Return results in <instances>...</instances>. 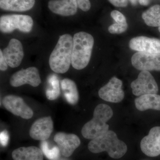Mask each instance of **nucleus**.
Segmentation results:
<instances>
[{
    "mask_svg": "<svg viewBox=\"0 0 160 160\" xmlns=\"http://www.w3.org/2000/svg\"><path fill=\"white\" fill-rule=\"evenodd\" d=\"M132 93L136 96L146 94H157L158 87L155 80L150 72L142 71L136 79L131 84Z\"/></svg>",
    "mask_w": 160,
    "mask_h": 160,
    "instance_id": "obj_6",
    "label": "nucleus"
},
{
    "mask_svg": "<svg viewBox=\"0 0 160 160\" xmlns=\"http://www.w3.org/2000/svg\"><path fill=\"white\" fill-rule=\"evenodd\" d=\"M113 114L112 109L108 105L100 104L97 106L93 118L82 127L83 137L92 140L109 131V126L106 122L112 118Z\"/></svg>",
    "mask_w": 160,
    "mask_h": 160,
    "instance_id": "obj_3",
    "label": "nucleus"
},
{
    "mask_svg": "<svg viewBox=\"0 0 160 160\" xmlns=\"http://www.w3.org/2000/svg\"><path fill=\"white\" fill-rule=\"evenodd\" d=\"M1 144L3 146H6L8 144L9 140V136L7 131H3L1 132L0 135Z\"/></svg>",
    "mask_w": 160,
    "mask_h": 160,
    "instance_id": "obj_27",
    "label": "nucleus"
},
{
    "mask_svg": "<svg viewBox=\"0 0 160 160\" xmlns=\"http://www.w3.org/2000/svg\"><path fill=\"white\" fill-rule=\"evenodd\" d=\"M61 87L67 102L72 105L77 104L79 99L77 86L74 81L65 78L61 82Z\"/></svg>",
    "mask_w": 160,
    "mask_h": 160,
    "instance_id": "obj_20",
    "label": "nucleus"
},
{
    "mask_svg": "<svg viewBox=\"0 0 160 160\" xmlns=\"http://www.w3.org/2000/svg\"><path fill=\"white\" fill-rule=\"evenodd\" d=\"M138 2L140 5L143 6H146L149 5L151 0H138Z\"/></svg>",
    "mask_w": 160,
    "mask_h": 160,
    "instance_id": "obj_29",
    "label": "nucleus"
},
{
    "mask_svg": "<svg viewBox=\"0 0 160 160\" xmlns=\"http://www.w3.org/2000/svg\"><path fill=\"white\" fill-rule=\"evenodd\" d=\"M122 82L115 77L112 78L108 83L99 89V97L106 102L118 103L124 99L125 93L122 89Z\"/></svg>",
    "mask_w": 160,
    "mask_h": 160,
    "instance_id": "obj_8",
    "label": "nucleus"
},
{
    "mask_svg": "<svg viewBox=\"0 0 160 160\" xmlns=\"http://www.w3.org/2000/svg\"><path fill=\"white\" fill-rule=\"evenodd\" d=\"M111 16L115 23L109 26V32L112 34H121L126 32L128 28V24L125 16L120 12L115 10L111 12Z\"/></svg>",
    "mask_w": 160,
    "mask_h": 160,
    "instance_id": "obj_21",
    "label": "nucleus"
},
{
    "mask_svg": "<svg viewBox=\"0 0 160 160\" xmlns=\"http://www.w3.org/2000/svg\"><path fill=\"white\" fill-rule=\"evenodd\" d=\"M112 5L117 7H126L128 6V0H108Z\"/></svg>",
    "mask_w": 160,
    "mask_h": 160,
    "instance_id": "obj_26",
    "label": "nucleus"
},
{
    "mask_svg": "<svg viewBox=\"0 0 160 160\" xmlns=\"http://www.w3.org/2000/svg\"><path fill=\"white\" fill-rule=\"evenodd\" d=\"M94 43L93 37L85 32H80L74 35L71 62L73 68L81 70L88 66Z\"/></svg>",
    "mask_w": 160,
    "mask_h": 160,
    "instance_id": "obj_4",
    "label": "nucleus"
},
{
    "mask_svg": "<svg viewBox=\"0 0 160 160\" xmlns=\"http://www.w3.org/2000/svg\"><path fill=\"white\" fill-rule=\"evenodd\" d=\"M2 52L6 63L11 68H16L19 66L24 58L22 45L20 41L15 38L10 40Z\"/></svg>",
    "mask_w": 160,
    "mask_h": 160,
    "instance_id": "obj_13",
    "label": "nucleus"
},
{
    "mask_svg": "<svg viewBox=\"0 0 160 160\" xmlns=\"http://www.w3.org/2000/svg\"><path fill=\"white\" fill-rule=\"evenodd\" d=\"M48 86L46 90V96L48 100H55L60 94L59 82L56 76L53 74L49 77L48 80Z\"/></svg>",
    "mask_w": 160,
    "mask_h": 160,
    "instance_id": "obj_23",
    "label": "nucleus"
},
{
    "mask_svg": "<svg viewBox=\"0 0 160 160\" xmlns=\"http://www.w3.org/2000/svg\"><path fill=\"white\" fill-rule=\"evenodd\" d=\"M9 83L11 86L14 87L25 84H29L32 87H37L41 83L38 70L35 67L21 69L12 75Z\"/></svg>",
    "mask_w": 160,
    "mask_h": 160,
    "instance_id": "obj_10",
    "label": "nucleus"
},
{
    "mask_svg": "<svg viewBox=\"0 0 160 160\" xmlns=\"http://www.w3.org/2000/svg\"><path fill=\"white\" fill-rule=\"evenodd\" d=\"M141 149L144 154L150 157L160 155V127L151 128L148 135L143 138L140 144Z\"/></svg>",
    "mask_w": 160,
    "mask_h": 160,
    "instance_id": "obj_11",
    "label": "nucleus"
},
{
    "mask_svg": "<svg viewBox=\"0 0 160 160\" xmlns=\"http://www.w3.org/2000/svg\"><path fill=\"white\" fill-rule=\"evenodd\" d=\"M2 103L8 111L17 116L25 119H29L33 116V112L22 98L13 95L6 96Z\"/></svg>",
    "mask_w": 160,
    "mask_h": 160,
    "instance_id": "obj_7",
    "label": "nucleus"
},
{
    "mask_svg": "<svg viewBox=\"0 0 160 160\" xmlns=\"http://www.w3.org/2000/svg\"><path fill=\"white\" fill-rule=\"evenodd\" d=\"M48 6L52 12L62 16L74 15L78 11L76 0H50Z\"/></svg>",
    "mask_w": 160,
    "mask_h": 160,
    "instance_id": "obj_16",
    "label": "nucleus"
},
{
    "mask_svg": "<svg viewBox=\"0 0 160 160\" xmlns=\"http://www.w3.org/2000/svg\"><path fill=\"white\" fill-rule=\"evenodd\" d=\"M73 47V38L70 34L60 37L57 44L49 58V65L52 70L57 73H65L71 65Z\"/></svg>",
    "mask_w": 160,
    "mask_h": 160,
    "instance_id": "obj_1",
    "label": "nucleus"
},
{
    "mask_svg": "<svg viewBox=\"0 0 160 160\" xmlns=\"http://www.w3.org/2000/svg\"><path fill=\"white\" fill-rule=\"evenodd\" d=\"M135 104L140 111L149 109L160 111V95L151 94L141 96L135 99Z\"/></svg>",
    "mask_w": 160,
    "mask_h": 160,
    "instance_id": "obj_18",
    "label": "nucleus"
},
{
    "mask_svg": "<svg viewBox=\"0 0 160 160\" xmlns=\"http://www.w3.org/2000/svg\"><path fill=\"white\" fill-rule=\"evenodd\" d=\"M78 7L83 11H89L91 8V3L89 0H76Z\"/></svg>",
    "mask_w": 160,
    "mask_h": 160,
    "instance_id": "obj_25",
    "label": "nucleus"
},
{
    "mask_svg": "<svg viewBox=\"0 0 160 160\" xmlns=\"http://www.w3.org/2000/svg\"><path fill=\"white\" fill-rule=\"evenodd\" d=\"M41 147L43 153L49 160H57L59 157L60 151L58 147L54 146L52 149H49L46 141H42Z\"/></svg>",
    "mask_w": 160,
    "mask_h": 160,
    "instance_id": "obj_24",
    "label": "nucleus"
},
{
    "mask_svg": "<svg viewBox=\"0 0 160 160\" xmlns=\"http://www.w3.org/2000/svg\"><path fill=\"white\" fill-rule=\"evenodd\" d=\"M14 160H43L42 150L35 146L20 147L12 152Z\"/></svg>",
    "mask_w": 160,
    "mask_h": 160,
    "instance_id": "obj_17",
    "label": "nucleus"
},
{
    "mask_svg": "<svg viewBox=\"0 0 160 160\" xmlns=\"http://www.w3.org/2000/svg\"><path fill=\"white\" fill-rule=\"evenodd\" d=\"M158 30H159V31L160 32V26H159V27H158Z\"/></svg>",
    "mask_w": 160,
    "mask_h": 160,
    "instance_id": "obj_31",
    "label": "nucleus"
},
{
    "mask_svg": "<svg viewBox=\"0 0 160 160\" xmlns=\"http://www.w3.org/2000/svg\"><path fill=\"white\" fill-rule=\"evenodd\" d=\"M129 46L138 52L160 54V40L156 38L137 37L130 40Z\"/></svg>",
    "mask_w": 160,
    "mask_h": 160,
    "instance_id": "obj_14",
    "label": "nucleus"
},
{
    "mask_svg": "<svg viewBox=\"0 0 160 160\" xmlns=\"http://www.w3.org/2000/svg\"><path fill=\"white\" fill-rule=\"evenodd\" d=\"M88 149L95 153L107 152L109 157L114 159L122 157L127 151L126 143L119 139L115 132L112 130L91 140Z\"/></svg>",
    "mask_w": 160,
    "mask_h": 160,
    "instance_id": "obj_2",
    "label": "nucleus"
},
{
    "mask_svg": "<svg viewBox=\"0 0 160 160\" xmlns=\"http://www.w3.org/2000/svg\"><path fill=\"white\" fill-rule=\"evenodd\" d=\"M142 18L148 26H160V6L156 5L143 12Z\"/></svg>",
    "mask_w": 160,
    "mask_h": 160,
    "instance_id": "obj_22",
    "label": "nucleus"
},
{
    "mask_svg": "<svg viewBox=\"0 0 160 160\" xmlns=\"http://www.w3.org/2000/svg\"><path fill=\"white\" fill-rule=\"evenodd\" d=\"M129 1L131 2L132 5H133V6H136V5H137L138 0H129Z\"/></svg>",
    "mask_w": 160,
    "mask_h": 160,
    "instance_id": "obj_30",
    "label": "nucleus"
},
{
    "mask_svg": "<svg viewBox=\"0 0 160 160\" xmlns=\"http://www.w3.org/2000/svg\"><path fill=\"white\" fill-rule=\"evenodd\" d=\"M132 66L140 71H160V54L137 52L131 58Z\"/></svg>",
    "mask_w": 160,
    "mask_h": 160,
    "instance_id": "obj_9",
    "label": "nucleus"
},
{
    "mask_svg": "<svg viewBox=\"0 0 160 160\" xmlns=\"http://www.w3.org/2000/svg\"><path fill=\"white\" fill-rule=\"evenodd\" d=\"M8 64L5 61L3 56L2 51V49L0 50V69L1 71H6L8 69Z\"/></svg>",
    "mask_w": 160,
    "mask_h": 160,
    "instance_id": "obj_28",
    "label": "nucleus"
},
{
    "mask_svg": "<svg viewBox=\"0 0 160 160\" xmlns=\"http://www.w3.org/2000/svg\"><path fill=\"white\" fill-rule=\"evenodd\" d=\"M35 0H0V8L6 11L25 12L34 6Z\"/></svg>",
    "mask_w": 160,
    "mask_h": 160,
    "instance_id": "obj_19",
    "label": "nucleus"
},
{
    "mask_svg": "<svg viewBox=\"0 0 160 160\" xmlns=\"http://www.w3.org/2000/svg\"><path fill=\"white\" fill-rule=\"evenodd\" d=\"M54 141L57 144L61 154L66 157H70L81 144V141L77 135L63 132L57 133L54 136Z\"/></svg>",
    "mask_w": 160,
    "mask_h": 160,
    "instance_id": "obj_12",
    "label": "nucleus"
},
{
    "mask_svg": "<svg viewBox=\"0 0 160 160\" xmlns=\"http://www.w3.org/2000/svg\"><path fill=\"white\" fill-rule=\"evenodd\" d=\"M53 129V123L51 117L40 118L32 125L29 135L33 139L45 141L49 138Z\"/></svg>",
    "mask_w": 160,
    "mask_h": 160,
    "instance_id": "obj_15",
    "label": "nucleus"
},
{
    "mask_svg": "<svg viewBox=\"0 0 160 160\" xmlns=\"http://www.w3.org/2000/svg\"><path fill=\"white\" fill-rule=\"evenodd\" d=\"M33 25L32 18L27 15H5L0 18V30L3 33H11L15 29L27 33L31 31Z\"/></svg>",
    "mask_w": 160,
    "mask_h": 160,
    "instance_id": "obj_5",
    "label": "nucleus"
}]
</instances>
